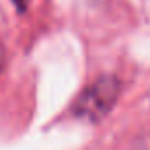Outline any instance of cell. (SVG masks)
Returning a JSON list of instances; mask_svg holds the SVG:
<instances>
[{
    "label": "cell",
    "mask_w": 150,
    "mask_h": 150,
    "mask_svg": "<svg viewBox=\"0 0 150 150\" xmlns=\"http://www.w3.org/2000/svg\"><path fill=\"white\" fill-rule=\"evenodd\" d=\"M120 94V81L115 76H101L87 87L74 104V113L88 122H99L115 106Z\"/></svg>",
    "instance_id": "cell-1"
},
{
    "label": "cell",
    "mask_w": 150,
    "mask_h": 150,
    "mask_svg": "<svg viewBox=\"0 0 150 150\" xmlns=\"http://www.w3.org/2000/svg\"><path fill=\"white\" fill-rule=\"evenodd\" d=\"M6 62H7V55H6V48L0 44V74H2L4 67H6Z\"/></svg>",
    "instance_id": "cell-2"
}]
</instances>
